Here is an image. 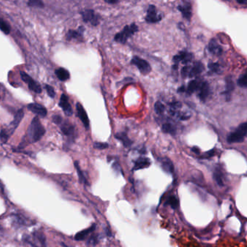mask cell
<instances>
[{"mask_svg": "<svg viewBox=\"0 0 247 247\" xmlns=\"http://www.w3.org/2000/svg\"><path fill=\"white\" fill-rule=\"evenodd\" d=\"M45 132V128L43 125L41 123L39 118L38 117H35L28 126L26 135L25 136V139H23L22 143H25L26 141L30 144L37 142L43 137Z\"/></svg>", "mask_w": 247, "mask_h": 247, "instance_id": "1", "label": "cell"}, {"mask_svg": "<svg viewBox=\"0 0 247 247\" xmlns=\"http://www.w3.org/2000/svg\"><path fill=\"white\" fill-rule=\"evenodd\" d=\"M23 117H24V112L23 110H20L17 112L16 115L13 119V120L10 122V124L7 126V128L5 129H2L0 132V140L2 142H7L9 138L13 134L14 131L16 130L18 126L19 125L20 122L23 120Z\"/></svg>", "mask_w": 247, "mask_h": 247, "instance_id": "2", "label": "cell"}, {"mask_svg": "<svg viewBox=\"0 0 247 247\" xmlns=\"http://www.w3.org/2000/svg\"><path fill=\"white\" fill-rule=\"evenodd\" d=\"M247 123L243 122L233 132L231 133L227 137V141L228 144L233 143H241L244 140V138L246 136Z\"/></svg>", "mask_w": 247, "mask_h": 247, "instance_id": "3", "label": "cell"}, {"mask_svg": "<svg viewBox=\"0 0 247 247\" xmlns=\"http://www.w3.org/2000/svg\"><path fill=\"white\" fill-rule=\"evenodd\" d=\"M139 30V28L135 23L128 25L124 27L122 31L117 33L115 36V41L121 44H125L130 37L132 36L134 33H136Z\"/></svg>", "mask_w": 247, "mask_h": 247, "instance_id": "4", "label": "cell"}, {"mask_svg": "<svg viewBox=\"0 0 247 247\" xmlns=\"http://www.w3.org/2000/svg\"><path fill=\"white\" fill-rule=\"evenodd\" d=\"M131 64L138 67L139 70L143 75H147L151 72V67L149 63L145 59L140 58L138 56H134L131 61Z\"/></svg>", "mask_w": 247, "mask_h": 247, "instance_id": "5", "label": "cell"}, {"mask_svg": "<svg viewBox=\"0 0 247 247\" xmlns=\"http://www.w3.org/2000/svg\"><path fill=\"white\" fill-rule=\"evenodd\" d=\"M20 77H21L22 80H23L25 83L28 84V88H29L30 91H33V92L36 93H42V89L41 86L39 85V83H37L36 81H34L29 75H28L26 73L23 72V71H21V72H20Z\"/></svg>", "mask_w": 247, "mask_h": 247, "instance_id": "6", "label": "cell"}, {"mask_svg": "<svg viewBox=\"0 0 247 247\" xmlns=\"http://www.w3.org/2000/svg\"><path fill=\"white\" fill-rule=\"evenodd\" d=\"M145 20L148 23H157V22H159L162 20V15L158 14L156 7L154 5L151 4L149 6Z\"/></svg>", "mask_w": 247, "mask_h": 247, "instance_id": "7", "label": "cell"}, {"mask_svg": "<svg viewBox=\"0 0 247 247\" xmlns=\"http://www.w3.org/2000/svg\"><path fill=\"white\" fill-rule=\"evenodd\" d=\"M83 20L86 23H91L93 25L99 24V18L95 15L93 10H85L81 12Z\"/></svg>", "mask_w": 247, "mask_h": 247, "instance_id": "8", "label": "cell"}, {"mask_svg": "<svg viewBox=\"0 0 247 247\" xmlns=\"http://www.w3.org/2000/svg\"><path fill=\"white\" fill-rule=\"evenodd\" d=\"M178 9L181 13L183 18L188 21H190L192 16V7L191 3L188 1H183L178 5Z\"/></svg>", "mask_w": 247, "mask_h": 247, "instance_id": "9", "label": "cell"}, {"mask_svg": "<svg viewBox=\"0 0 247 247\" xmlns=\"http://www.w3.org/2000/svg\"><path fill=\"white\" fill-rule=\"evenodd\" d=\"M27 108H28V110H30V112H32L33 113L35 114V115H39V116H40L42 117H46L47 115V109L45 108V107H44L43 105H40V104H38V103L28 104V106H27Z\"/></svg>", "mask_w": 247, "mask_h": 247, "instance_id": "10", "label": "cell"}, {"mask_svg": "<svg viewBox=\"0 0 247 247\" xmlns=\"http://www.w3.org/2000/svg\"><path fill=\"white\" fill-rule=\"evenodd\" d=\"M59 106L62 108L64 113L67 116H71L73 115V112L72 107H71L70 104L68 101V97L65 93H62L60 97V99H59Z\"/></svg>", "mask_w": 247, "mask_h": 247, "instance_id": "11", "label": "cell"}, {"mask_svg": "<svg viewBox=\"0 0 247 247\" xmlns=\"http://www.w3.org/2000/svg\"><path fill=\"white\" fill-rule=\"evenodd\" d=\"M76 110H77L78 116L83 122V125L86 129L89 128V119H88L87 113H86V110L83 108L81 103L78 102L76 104Z\"/></svg>", "mask_w": 247, "mask_h": 247, "instance_id": "12", "label": "cell"}, {"mask_svg": "<svg viewBox=\"0 0 247 247\" xmlns=\"http://www.w3.org/2000/svg\"><path fill=\"white\" fill-rule=\"evenodd\" d=\"M193 57V54L188 53L186 52H180L179 54L173 57V61L175 65H178L180 62H182L183 64L186 65L191 61Z\"/></svg>", "mask_w": 247, "mask_h": 247, "instance_id": "13", "label": "cell"}, {"mask_svg": "<svg viewBox=\"0 0 247 247\" xmlns=\"http://www.w3.org/2000/svg\"><path fill=\"white\" fill-rule=\"evenodd\" d=\"M225 91L223 93L225 95L226 101H229L231 99V92L235 89V83L233 81L232 77L231 76H228L225 78Z\"/></svg>", "mask_w": 247, "mask_h": 247, "instance_id": "14", "label": "cell"}, {"mask_svg": "<svg viewBox=\"0 0 247 247\" xmlns=\"http://www.w3.org/2000/svg\"><path fill=\"white\" fill-rule=\"evenodd\" d=\"M199 97L200 100L204 102L210 94V87L207 82H202L199 85Z\"/></svg>", "mask_w": 247, "mask_h": 247, "instance_id": "15", "label": "cell"}, {"mask_svg": "<svg viewBox=\"0 0 247 247\" xmlns=\"http://www.w3.org/2000/svg\"><path fill=\"white\" fill-rule=\"evenodd\" d=\"M208 49L211 53L214 55L220 56L223 54V48L214 39H212L209 43Z\"/></svg>", "mask_w": 247, "mask_h": 247, "instance_id": "16", "label": "cell"}, {"mask_svg": "<svg viewBox=\"0 0 247 247\" xmlns=\"http://www.w3.org/2000/svg\"><path fill=\"white\" fill-rule=\"evenodd\" d=\"M204 70V66L203 63L197 61V62H194V66L191 68L190 71H189L188 76L190 78H193L194 76H197L198 75L201 74Z\"/></svg>", "mask_w": 247, "mask_h": 247, "instance_id": "17", "label": "cell"}, {"mask_svg": "<svg viewBox=\"0 0 247 247\" xmlns=\"http://www.w3.org/2000/svg\"><path fill=\"white\" fill-rule=\"evenodd\" d=\"M151 165V161L149 158L146 157H140L136 160L135 164H134V170H138L141 169H144V168H148Z\"/></svg>", "mask_w": 247, "mask_h": 247, "instance_id": "18", "label": "cell"}, {"mask_svg": "<svg viewBox=\"0 0 247 247\" xmlns=\"http://www.w3.org/2000/svg\"><path fill=\"white\" fill-rule=\"evenodd\" d=\"M159 162L161 163V167L166 173H173L174 172V166L171 160L168 159V157L160 158Z\"/></svg>", "mask_w": 247, "mask_h": 247, "instance_id": "19", "label": "cell"}, {"mask_svg": "<svg viewBox=\"0 0 247 247\" xmlns=\"http://www.w3.org/2000/svg\"><path fill=\"white\" fill-rule=\"evenodd\" d=\"M95 228H96V225L93 224L91 227L87 228V229H85L83 230V231H80V232L76 233V235L75 236V239H76V241H82V240H84L90 233H92L93 231H94Z\"/></svg>", "mask_w": 247, "mask_h": 247, "instance_id": "20", "label": "cell"}, {"mask_svg": "<svg viewBox=\"0 0 247 247\" xmlns=\"http://www.w3.org/2000/svg\"><path fill=\"white\" fill-rule=\"evenodd\" d=\"M61 131H62V132L63 133L64 135L67 136V137H69V138H72L73 139V135H74L75 129H74V127H73L70 123H69L68 122H63V123L62 124V125H61Z\"/></svg>", "mask_w": 247, "mask_h": 247, "instance_id": "21", "label": "cell"}, {"mask_svg": "<svg viewBox=\"0 0 247 247\" xmlns=\"http://www.w3.org/2000/svg\"><path fill=\"white\" fill-rule=\"evenodd\" d=\"M83 31H84V28L83 26L79 27L78 30H70L67 32L66 37H67V40H72L73 39H80L83 36Z\"/></svg>", "mask_w": 247, "mask_h": 247, "instance_id": "22", "label": "cell"}, {"mask_svg": "<svg viewBox=\"0 0 247 247\" xmlns=\"http://www.w3.org/2000/svg\"><path fill=\"white\" fill-rule=\"evenodd\" d=\"M115 138L117 139H118L119 141H121L125 147H129L133 144V141L128 137L127 134L125 132L117 133L116 135H115Z\"/></svg>", "mask_w": 247, "mask_h": 247, "instance_id": "23", "label": "cell"}, {"mask_svg": "<svg viewBox=\"0 0 247 247\" xmlns=\"http://www.w3.org/2000/svg\"><path fill=\"white\" fill-rule=\"evenodd\" d=\"M55 75L61 81H66L70 78V73L63 67H59L55 70Z\"/></svg>", "mask_w": 247, "mask_h": 247, "instance_id": "24", "label": "cell"}, {"mask_svg": "<svg viewBox=\"0 0 247 247\" xmlns=\"http://www.w3.org/2000/svg\"><path fill=\"white\" fill-rule=\"evenodd\" d=\"M162 131L165 134H170L171 135H175L176 134V128L173 124L170 122H165L162 125Z\"/></svg>", "mask_w": 247, "mask_h": 247, "instance_id": "25", "label": "cell"}, {"mask_svg": "<svg viewBox=\"0 0 247 247\" xmlns=\"http://www.w3.org/2000/svg\"><path fill=\"white\" fill-rule=\"evenodd\" d=\"M199 83L197 80H193V81H190L188 85V87H187L186 89H185V91H186L187 94L191 95L196 90H197L199 87Z\"/></svg>", "mask_w": 247, "mask_h": 247, "instance_id": "26", "label": "cell"}, {"mask_svg": "<svg viewBox=\"0 0 247 247\" xmlns=\"http://www.w3.org/2000/svg\"><path fill=\"white\" fill-rule=\"evenodd\" d=\"M213 176H214V179L215 180L216 183H217V185H220V186H223L224 183H223V173H221L220 170L218 169V168H216L214 171Z\"/></svg>", "mask_w": 247, "mask_h": 247, "instance_id": "27", "label": "cell"}, {"mask_svg": "<svg viewBox=\"0 0 247 247\" xmlns=\"http://www.w3.org/2000/svg\"><path fill=\"white\" fill-rule=\"evenodd\" d=\"M166 205H170L173 209H176L178 207V199L175 196H170L167 199Z\"/></svg>", "mask_w": 247, "mask_h": 247, "instance_id": "28", "label": "cell"}, {"mask_svg": "<svg viewBox=\"0 0 247 247\" xmlns=\"http://www.w3.org/2000/svg\"><path fill=\"white\" fill-rule=\"evenodd\" d=\"M208 68L209 71H210V73H212L220 74V73H221V72H222V71H221L220 65L218 62H209Z\"/></svg>", "mask_w": 247, "mask_h": 247, "instance_id": "29", "label": "cell"}, {"mask_svg": "<svg viewBox=\"0 0 247 247\" xmlns=\"http://www.w3.org/2000/svg\"><path fill=\"white\" fill-rule=\"evenodd\" d=\"M75 167H76V170H77V173L78 175V178H79V180L81 183H85V184H88V181L86 180V177H85L84 174H83V171L80 168L79 165H78V162H75Z\"/></svg>", "mask_w": 247, "mask_h": 247, "instance_id": "30", "label": "cell"}, {"mask_svg": "<svg viewBox=\"0 0 247 247\" xmlns=\"http://www.w3.org/2000/svg\"><path fill=\"white\" fill-rule=\"evenodd\" d=\"M0 30L7 35L9 34L10 33V30H11L10 25L8 24V23H7L5 20L1 18H0Z\"/></svg>", "mask_w": 247, "mask_h": 247, "instance_id": "31", "label": "cell"}, {"mask_svg": "<svg viewBox=\"0 0 247 247\" xmlns=\"http://www.w3.org/2000/svg\"><path fill=\"white\" fill-rule=\"evenodd\" d=\"M246 73H244L241 75L238 79L237 80V85L239 87L246 88L247 87V79H246Z\"/></svg>", "mask_w": 247, "mask_h": 247, "instance_id": "32", "label": "cell"}, {"mask_svg": "<svg viewBox=\"0 0 247 247\" xmlns=\"http://www.w3.org/2000/svg\"><path fill=\"white\" fill-rule=\"evenodd\" d=\"M154 110L157 115H162L165 111V107L162 102H157L154 105Z\"/></svg>", "mask_w": 247, "mask_h": 247, "instance_id": "33", "label": "cell"}, {"mask_svg": "<svg viewBox=\"0 0 247 247\" xmlns=\"http://www.w3.org/2000/svg\"><path fill=\"white\" fill-rule=\"evenodd\" d=\"M28 5L29 7L39 8H42L44 7V3L42 1H39V0H31V1H29L28 2Z\"/></svg>", "mask_w": 247, "mask_h": 247, "instance_id": "34", "label": "cell"}, {"mask_svg": "<svg viewBox=\"0 0 247 247\" xmlns=\"http://www.w3.org/2000/svg\"><path fill=\"white\" fill-rule=\"evenodd\" d=\"M169 106L170 107V110H173V111L176 112L177 110H178L179 109L181 108L182 105H181V103L179 102H170V103H169Z\"/></svg>", "mask_w": 247, "mask_h": 247, "instance_id": "35", "label": "cell"}, {"mask_svg": "<svg viewBox=\"0 0 247 247\" xmlns=\"http://www.w3.org/2000/svg\"><path fill=\"white\" fill-rule=\"evenodd\" d=\"M109 146V144L107 143H102V142H95L93 144V147L96 149H99V150H102V149H107Z\"/></svg>", "mask_w": 247, "mask_h": 247, "instance_id": "36", "label": "cell"}, {"mask_svg": "<svg viewBox=\"0 0 247 247\" xmlns=\"http://www.w3.org/2000/svg\"><path fill=\"white\" fill-rule=\"evenodd\" d=\"M45 88L46 90H47V92L48 93L49 96L51 97L52 99H54V97H55V91H54V89L53 88V87H52L51 86H49V85H45Z\"/></svg>", "mask_w": 247, "mask_h": 247, "instance_id": "37", "label": "cell"}, {"mask_svg": "<svg viewBox=\"0 0 247 247\" xmlns=\"http://www.w3.org/2000/svg\"><path fill=\"white\" fill-rule=\"evenodd\" d=\"M189 71H190V67H189L188 65L184 66V67L182 68V70H181L182 78H186L187 76H188Z\"/></svg>", "mask_w": 247, "mask_h": 247, "instance_id": "38", "label": "cell"}, {"mask_svg": "<svg viewBox=\"0 0 247 247\" xmlns=\"http://www.w3.org/2000/svg\"><path fill=\"white\" fill-rule=\"evenodd\" d=\"M177 117H178V118L180 119V120H186L190 118V115H186L185 113H180V112H176Z\"/></svg>", "mask_w": 247, "mask_h": 247, "instance_id": "39", "label": "cell"}, {"mask_svg": "<svg viewBox=\"0 0 247 247\" xmlns=\"http://www.w3.org/2000/svg\"><path fill=\"white\" fill-rule=\"evenodd\" d=\"M97 243H98V238H97L96 236H91L88 240L87 244L90 245V246H95Z\"/></svg>", "mask_w": 247, "mask_h": 247, "instance_id": "40", "label": "cell"}, {"mask_svg": "<svg viewBox=\"0 0 247 247\" xmlns=\"http://www.w3.org/2000/svg\"><path fill=\"white\" fill-rule=\"evenodd\" d=\"M52 121L55 124H57V125H59V124H62V118L59 115H54L52 117Z\"/></svg>", "mask_w": 247, "mask_h": 247, "instance_id": "41", "label": "cell"}, {"mask_svg": "<svg viewBox=\"0 0 247 247\" xmlns=\"http://www.w3.org/2000/svg\"><path fill=\"white\" fill-rule=\"evenodd\" d=\"M214 153H215V151H214V149H212V150L207 151V153H205V154L204 155L203 157L209 158V157H213L214 155Z\"/></svg>", "mask_w": 247, "mask_h": 247, "instance_id": "42", "label": "cell"}, {"mask_svg": "<svg viewBox=\"0 0 247 247\" xmlns=\"http://www.w3.org/2000/svg\"><path fill=\"white\" fill-rule=\"evenodd\" d=\"M191 151L197 154H199L200 153V149L198 147H197V146H194V147L192 148Z\"/></svg>", "mask_w": 247, "mask_h": 247, "instance_id": "43", "label": "cell"}, {"mask_svg": "<svg viewBox=\"0 0 247 247\" xmlns=\"http://www.w3.org/2000/svg\"><path fill=\"white\" fill-rule=\"evenodd\" d=\"M178 92H180V93H183V92H184V91H185V86H180V87L178 89Z\"/></svg>", "mask_w": 247, "mask_h": 247, "instance_id": "44", "label": "cell"}, {"mask_svg": "<svg viewBox=\"0 0 247 247\" xmlns=\"http://www.w3.org/2000/svg\"><path fill=\"white\" fill-rule=\"evenodd\" d=\"M105 2L108 3V4H116V3H118V1H115V0H112V1H110V0H105Z\"/></svg>", "mask_w": 247, "mask_h": 247, "instance_id": "45", "label": "cell"}, {"mask_svg": "<svg viewBox=\"0 0 247 247\" xmlns=\"http://www.w3.org/2000/svg\"><path fill=\"white\" fill-rule=\"evenodd\" d=\"M237 2L239 4H246L247 3L246 1H239V0H237Z\"/></svg>", "mask_w": 247, "mask_h": 247, "instance_id": "46", "label": "cell"}, {"mask_svg": "<svg viewBox=\"0 0 247 247\" xmlns=\"http://www.w3.org/2000/svg\"><path fill=\"white\" fill-rule=\"evenodd\" d=\"M173 70H178V65L174 64V65H173Z\"/></svg>", "mask_w": 247, "mask_h": 247, "instance_id": "47", "label": "cell"}, {"mask_svg": "<svg viewBox=\"0 0 247 247\" xmlns=\"http://www.w3.org/2000/svg\"><path fill=\"white\" fill-rule=\"evenodd\" d=\"M0 99H1V96H0Z\"/></svg>", "mask_w": 247, "mask_h": 247, "instance_id": "48", "label": "cell"}]
</instances>
